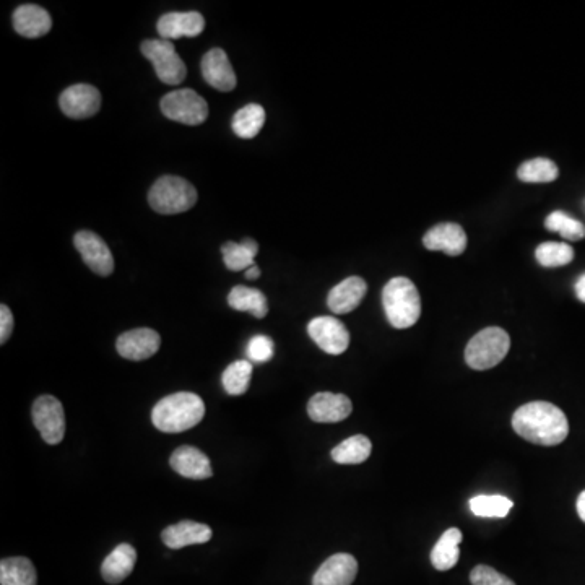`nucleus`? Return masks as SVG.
I'll list each match as a JSON object with an SVG mask.
<instances>
[{"mask_svg": "<svg viewBox=\"0 0 585 585\" xmlns=\"http://www.w3.org/2000/svg\"><path fill=\"white\" fill-rule=\"evenodd\" d=\"M512 428L520 438L538 446H558L569 434L568 418L563 410L542 400L517 408L512 416Z\"/></svg>", "mask_w": 585, "mask_h": 585, "instance_id": "nucleus-1", "label": "nucleus"}, {"mask_svg": "<svg viewBox=\"0 0 585 585\" xmlns=\"http://www.w3.org/2000/svg\"><path fill=\"white\" fill-rule=\"evenodd\" d=\"M205 403L192 392H176L153 407L152 421L163 433H184L204 420Z\"/></svg>", "mask_w": 585, "mask_h": 585, "instance_id": "nucleus-2", "label": "nucleus"}, {"mask_svg": "<svg viewBox=\"0 0 585 585\" xmlns=\"http://www.w3.org/2000/svg\"><path fill=\"white\" fill-rule=\"evenodd\" d=\"M382 304L390 325L395 329H408L420 319V293L408 278H392L382 290Z\"/></svg>", "mask_w": 585, "mask_h": 585, "instance_id": "nucleus-3", "label": "nucleus"}, {"mask_svg": "<svg viewBox=\"0 0 585 585\" xmlns=\"http://www.w3.org/2000/svg\"><path fill=\"white\" fill-rule=\"evenodd\" d=\"M148 202L156 213L178 215L197 204V191L179 176H161L148 192Z\"/></svg>", "mask_w": 585, "mask_h": 585, "instance_id": "nucleus-4", "label": "nucleus"}, {"mask_svg": "<svg viewBox=\"0 0 585 585\" xmlns=\"http://www.w3.org/2000/svg\"><path fill=\"white\" fill-rule=\"evenodd\" d=\"M509 348H511V338L506 330L488 327L478 332L468 342L465 348V361L472 369L486 371L498 366L506 358Z\"/></svg>", "mask_w": 585, "mask_h": 585, "instance_id": "nucleus-5", "label": "nucleus"}, {"mask_svg": "<svg viewBox=\"0 0 585 585\" xmlns=\"http://www.w3.org/2000/svg\"><path fill=\"white\" fill-rule=\"evenodd\" d=\"M143 56L152 62L156 75L166 85H179L184 82L187 70L174 44L168 39H148L140 46Z\"/></svg>", "mask_w": 585, "mask_h": 585, "instance_id": "nucleus-6", "label": "nucleus"}, {"mask_svg": "<svg viewBox=\"0 0 585 585\" xmlns=\"http://www.w3.org/2000/svg\"><path fill=\"white\" fill-rule=\"evenodd\" d=\"M160 106L168 119L181 122L184 126H200L207 121V101L189 88L171 91L161 98Z\"/></svg>", "mask_w": 585, "mask_h": 585, "instance_id": "nucleus-7", "label": "nucleus"}, {"mask_svg": "<svg viewBox=\"0 0 585 585\" xmlns=\"http://www.w3.org/2000/svg\"><path fill=\"white\" fill-rule=\"evenodd\" d=\"M31 416L44 442L51 446L61 444L65 436V413L61 400L52 395H41L33 403Z\"/></svg>", "mask_w": 585, "mask_h": 585, "instance_id": "nucleus-8", "label": "nucleus"}, {"mask_svg": "<svg viewBox=\"0 0 585 585\" xmlns=\"http://www.w3.org/2000/svg\"><path fill=\"white\" fill-rule=\"evenodd\" d=\"M308 334L317 347L329 355H342L350 345L347 327L335 317L322 316L312 319L308 325Z\"/></svg>", "mask_w": 585, "mask_h": 585, "instance_id": "nucleus-9", "label": "nucleus"}, {"mask_svg": "<svg viewBox=\"0 0 585 585\" xmlns=\"http://www.w3.org/2000/svg\"><path fill=\"white\" fill-rule=\"evenodd\" d=\"M75 247L80 252L83 262L90 267L96 275L109 277L114 272V257L108 244L103 238L93 231H78L74 238Z\"/></svg>", "mask_w": 585, "mask_h": 585, "instance_id": "nucleus-10", "label": "nucleus"}, {"mask_svg": "<svg viewBox=\"0 0 585 585\" xmlns=\"http://www.w3.org/2000/svg\"><path fill=\"white\" fill-rule=\"evenodd\" d=\"M59 104L62 113L70 119H88L100 111L101 93L93 85L78 83L62 91Z\"/></svg>", "mask_w": 585, "mask_h": 585, "instance_id": "nucleus-11", "label": "nucleus"}, {"mask_svg": "<svg viewBox=\"0 0 585 585\" xmlns=\"http://www.w3.org/2000/svg\"><path fill=\"white\" fill-rule=\"evenodd\" d=\"M161 347V337L153 329H134L117 338V353L130 361L152 358Z\"/></svg>", "mask_w": 585, "mask_h": 585, "instance_id": "nucleus-12", "label": "nucleus"}, {"mask_svg": "<svg viewBox=\"0 0 585 585\" xmlns=\"http://www.w3.org/2000/svg\"><path fill=\"white\" fill-rule=\"evenodd\" d=\"M353 405L347 395L319 392L308 403V415L316 423H338L347 420Z\"/></svg>", "mask_w": 585, "mask_h": 585, "instance_id": "nucleus-13", "label": "nucleus"}, {"mask_svg": "<svg viewBox=\"0 0 585 585\" xmlns=\"http://www.w3.org/2000/svg\"><path fill=\"white\" fill-rule=\"evenodd\" d=\"M202 77L210 87L218 91H233L236 88V74L233 65L223 49L215 48L202 57Z\"/></svg>", "mask_w": 585, "mask_h": 585, "instance_id": "nucleus-14", "label": "nucleus"}, {"mask_svg": "<svg viewBox=\"0 0 585 585\" xmlns=\"http://www.w3.org/2000/svg\"><path fill=\"white\" fill-rule=\"evenodd\" d=\"M158 33L161 39L195 38L205 28V18L199 12H171L165 13L158 20Z\"/></svg>", "mask_w": 585, "mask_h": 585, "instance_id": "nucleus-15", "label": "nucleus"}, {"mask_svg": "<svg viewBox=\"0 0 585 585\" xmlns=\"http://www.w3.org/2000/svg\"><path fill=\"white\" fill-rule=\"evenodd\" d=\"M358 574V561L348 553L325 559L312 577V585H351Z\"/></svg>", "mask_w": 585, "mask_h": 585, "instance_id": "nucleus-16", "label": "nucleus"}, {"mask_svg": "<svg viewBox=\"0 0 585 585\" xmlns=\"http://www.w3.org/2000/svg\"><path fill=\"white\" fill-rule=\"evenodd\" d=\"M423 244L429 251L446 252L447 256H460L467 249V234L457 223H441L428 231Z\"/></svg>", "mask_w": 585, "mask_h": 585, "instance_id": "nucleus-17", "label": "nucleus"}, {"mask_svg": "<svg viewBox=\"0 0 585 585\" xmlns=\"http://www.w3.org/2000/svg\"><path fill=\"white\" fill-rule=\"evenodd\" d=\"M169 464L174 472L189 480H207L213 475L210 459L204 452L192 446L176 449L169 459Z\"/></svg>", "mask_w": 585, "mask_h": 585, "instance_id": "nucleus-18", "label": "nucleus"}, {"mask_svg": "<svg viewBox=\"0 0 585 585\" xmlns=\"http://www.w3.org/2000/svg\"><path fill=\"white\" fill-rule=\"evenodd\" d=\"M212 529L194 520H182L179 524L169 525L161 533V540L171 550H181L184 546L204 545L212 540Z\"/></svg>", "mask_w": 585, "mask_h": 585, "instance_id": "nucleus-19", "label": "nucleus"}, {"mask_svg": "<svg viewBox=\"0 0 585 585\" xmlns=\"http://www.w3.org/2000/svg\"><path fill=\"white\" fill-rule=\"evenodd\" d=\"M368 285L361 277L345 278L330 290L327 306L334 314H348L355 311L363 301Z\"/></svg>", "mask_w": 585, "mask_h": 585, "instance_id": "nucleus-20", "label": "nucleus"}, {"mask_svg": "<svg viewBox=\"0 0 585 585\" xmlns=\"http://www.w3.org/2000/svg\"><path fill=\"white\" fill-rule=\"evenodd\" d=\"M13 28L18 35L25 36V38H41L51 31V15L39 5H20L13 12Z\"/></svg>", "mask_w": 585, "mask_h": 585, "instance_id": "nucleus-21", "label": "nucleus"}, {"mask_svg": "<svg viewBox=\"0 0 585 585\" xmlns=\"http://www.w3.org/2000/svg\"><path fill=\"white\" fill-rule=\"evenodd\" d=\"M137 564V551L129 543L117 545L101 564V576L108 584H121Z\"/></svg>", "mask_w": 585, "mask_h": 585, "instance_id": "nucleus-22", "label": "nucleus"}, {"mask_svg": "<svg viewBox=\"0 0 585 585\" xmlns=\"http://www.w3.org/2000/svg\"><path fill=\"white\" fill-rule=\"evenodd\" d=\"M228 304L234 311L249 312L257 319H264L269 314L267 296L257 288L249 286H234L228 295Z\"/></svg>", "mask_w": 585, "mask_h": 585, "instance_id": "nucleus-23", "label": "nucleus"}, {"mask_svg": "<svg viewBox=\"0 0 585 585\" xmlns=\"http://www.w3.org/2000/svg\"><path fill=\"white\" fill-rule=\"evenodd\" d=\"M462 532L459 529H447L442 533L438 543L431 551V563L438 571H449L459 563L460 543H462Z\"/></svg>", "mask_w": 585, "mask_h": 585, "instance_id": "nucleus-24", "label": "nucleus"}, {"mask_svg": "<svg viewBox=\"0 0 585 585\" xmlns=\"http://www.w3.org/2000/svg\"><path fill=\"white\" fill-rule=\"evenodd\" d=\"M38 576L30 559L25 556H13L0 561V584L2 585H36Z\"/></svg>", "mask_w": 585, "mask_h": 585, "instance_id": "nucleus-25", "label": "nucleus"}, {"mask_svg": "<svg viewBox=\"0 0 585 585\" xmlns=\"http://www.w3.org/2000/svg\"><path fill=\"white\" fill-rule=\"evenodd\" d=\"M373 444L363 434H356L332 449V459L340 465L363 464L369 459Z\"/></svg>", "mask_w": 585, "mask_h": 585, "instance_id": "nucleus-26", "label": "nucleus"}, {"mask_svg": "<svg viewBox=\"0 0 585 585\" xmlns=\"http://www.w3.org/2000/svg\"><path fill=\"white\" fill-rule=\"evenodd\" d=\"M257 251H259V246L254 239H246L241 244L228 241L221 246L223 262H225L226 269L231 270V272L249 270L252 265H256L254 259H256Z\"/></svg>", "mask_w": 585, "mask_h": 585, "instance_id": "nucleus-27", "label": "nucleus"}, {"mask_svg": "<svg viewBox=\"0 0 585 585\" xmlns=\"http://www.w3.org/2000/svg\"><path fill=\"white\" fill-rule=\"evenodd\" d=\"M265 124V111L260 104H247L244 108L239 109L238 113L234 114L233 127L234 134L241 137V139H254L259 134Z\"/></svg>", "mask_w": 585, "mask_h": 585, "instance_id": "nucleus-28", "label": "nucleus"}, {"mask_svg": "<svg viewBox=\"0 0 585 585\" xmlns=\"http://www.w3.org/2000/svg\"><path fill=\"white\" fill-rule=\"evenodd\" d=\"M252 377V363L247 360H238L231 363L225 369L221 382L225 387L226 394L238 397V395L246 394L251 384Z\"/></svg>", "mask_w": 585, "mask_h": 585, "instance_id": "nucleus-29", "label": "nucleus"}, {"mask_svg": "<svg viewBox=\"0 0 585 585\" xmlns=\"http://www.w3.org/2000/svg\"><path fill=\"white\" fill-rule=\"evenodd\" d=\"M511 499L501 494H480L470 499V511L478 517H498L503 519L511 512Z\"/></svg>", "mask_w": 585, "mask_h": 585, "instance_id": "nucleus-30", "label": "nucleus"}, {"mask_svg": "<svg viewBox=\"0 0 585 585\" xmlns=\"http://www.w3.org/2000/svg\"><path fill=\"white\" fill-rule=\"evenodd\" d=\"M558 166L548 158H535L525 161L517 171L520 181L524 182H551L558 179Z\"/></svg>", "mask_w": 585, "mask_h": 585, "instance_id": "nucleus-31", "label": "nucleus"}, {"mask_svg": "<svg viewBox=\"0 0 585 585\" xmlns=\"http://www.w3.org/2000/svg\"><path fill=\"white\" fill-rule=\"evenodd\" d=\"M538 264L548 269L563 267L574 259V249L568 243H543L535 251Z\"/></svg>", "mask_w": 585, "mask_h": 585, "instance_id": "nucleus-32", "label": "nucleus"}, {"mask_svg": "<svg viewBox=\"0 0 585 585\" xmlns=\"http://www.w3.org/2000/svg\"><path fill=\"white\" fill-rule=\"evenodd\" d=\"M546 230L561 234L568 241H581L585 238V226L568 213L553 212L545 220Z\"/></svg>", "mask_w": 585, "mask_h": 585, "instance_id": "nucleus-33", "label": "nucleus"}, {"mask_svg": "<svg viewBox=\"0 0 585 585\" xmlns=\"http://www.w3.org/2000/svg\"><path fill=\"white\" fill-rule=\"evenodd\" d=\"M273 351H275V345L272 338L267 335H256L247 345V358L254 363H265L272 360Z\"/></svg>", "mask_w": 585, "mask_h": 585, "instance_id": "nucleus-34", "label": "nucleus"}, {"mask_svg": "<svg viewBox=\"0 0 585 585\" xmlns=\"http://www.w3.org/2000/svg\"><path fill=\"white\" fill-rule=\"evenodd\" d=\"M470 582L472 585H516L509 577L485 564L473 568L470 572Z\"/></svg>", "mask_w": 585, "mask_h": 585, "instance_id": "nucleus-35", "label": "nucleus"}, {"mask_svg": "<svg viewBox=\"0 0 585 585\" xmlns=\"http://www.w3.org/2000/svg\"><path fill=\"white\" fill-rule=\"evenodd\" d=\"M13 332V314L7 304L0 306V343L4 345Z\"/></svg>", "mask_w": 585, "mask_h": 585, "instance_id": "nucleus-36", "label": "nucleus"}, {"mask_svg": "<svg viewBox=\"0 0 585 585\" xmlns=\"http://www.w3.org/2000/svg\"><path fill=\"white\" fill-rule=\"evenodd\" d=\"M576 295L577 298L581 299L582 303H585V273H582L576 282Z\"/></svg>", "mask_w": 585, "mask_h": 585, "instance_id": "nucleus-37", "label": "nucleus"}, {"mask_svg": "<svg viewBox=\"0 0 585 585\" xmlns=\"http://www.w3.org/2000/svg\"><path fill=\"white\" fill-rule=\"evenodd\" d=\"M577 514L581 517L582 522H585V490L579 494V498H577Z\"/></svg>", "mask_w": 585, "mask_h": 585, "instance_id": "nucleus-38", "label": "nucleus"}, {"mask_svg": "<svg viewBox=\"0 0 585 585\" xmlns=\"http://www.w3.org/2000/svg\"><path fill=\"white\" fill-rule=\"evenodd\" d=\"M260 277V269L257 265H252L251 269L246 270L247 280H257Z\"/></svg>", "mask_w": 585, "mask_h": 585, "instance_id": "nucleus-39", "label": "nucleus"}]
</instances>
